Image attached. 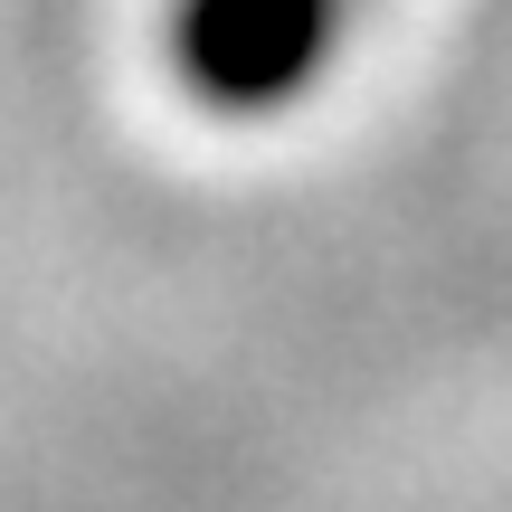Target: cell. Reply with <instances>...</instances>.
<instances>
[{"mask_svg":"<svg viewBox=\"0 0 512 512\" xmlns=\"http://www.w3.org/2000/svg\"><path fill=\"white\" fill-rule=\"evenodd\" d=\"M361 10L370 0H171L162 48H171V76L209 114L266 124L342 67Z\"/></svg>","mask_w":512,"mask_h":512,"instance_id":"6da1fadb","label":"cell"}]
</instances>
